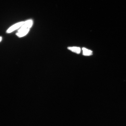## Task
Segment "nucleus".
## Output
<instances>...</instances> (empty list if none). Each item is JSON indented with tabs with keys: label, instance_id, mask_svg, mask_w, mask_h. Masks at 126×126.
Segmentation results:
<instances>
[{
	"label": "nucleus",
	"instance_id": "5",
	"mask_svg": "<svg viewBox=\"0 0 126 126\" xmlns=\"http://www.w3.org/2000/svg\"><path fill=\"white\" fill-rule=\"evenodd\" d=\"M82 50L83 54L85 56H90L92 54V51L91 50L86 49L84 48H82Z\"/></svg>",
	"mask_w": 126,
	"mask_h": 126
},
{
	"label": "nucleus",
	"instance_id": "3",
	"mask_svg": "<svg viewBox=\"0 0 126 126\" xmlns=\"http://www.w3.org/2000/svg\"><path fill=\"white\" fill-rule=\"evenodd\" d=\"M30 29L28 28L25 30L20 32H18L16 34V35L19 37H21L26 35L30 31Z\"/></svg>",
	"mask_w": 126,
	"mask_h": 126
},
{
	"label": "nucleus",
	"instance_id": "2",
	"mask_svg": "<svg viewBox=\"0 0 126 126\" xmlns=\"http://www.w3.org/2000/svg\"><path fill=\"white\" fill-rule=\"evenodd\" d=\"M24 23V21H21L15 23V24L12 25L6 31V33H10L13 32L16 30L20 28Z\"/></svg>",
	"mask_w": 126,
	"mask_h": 126
},
{
	"label": "nucleus",
	"instance_id": "4",
	"mask_svg": "<svg viewBox=\"0 0 126 126\" xmlns=\"http://www.w3.org/2000/svg\"><path fill=\"white\" fill-rule=\"evenodd\" d=\"M68 49L74 52L77 53H79L81 51V49L80 48L77 47H69Z\"/></svg>",
	"mask_w": 126,
	"mask_h": 126
},
{
	"label": "nucleus",
	"instance_id": "6",
	"mask_svg": "<svg viewBox=\"0 0 126 126\" xmlns=\"http://www.w3.org/2000/svg\"><path fill=\"white\" fill-rule=\"evenodd\" d=\"M2 40V37H0V42L1 40Z\"/></svg>",
	"mask_w": 126,
	"mask_h": 126
},
{
	"label": "nucleus",
	"instance_id": "1",
	"mask_svg": "<svg viewBox=\"0 0 126 126\" xmlns=\"http://www.w3.org/2000/svg\"><path fill=\"white\" fill-rule=\"evenodd\" d=\"M33 24V21L31 19H29L24 21V23L18 30V32L25 30L27 29L30 28L32 26Z\"/></svg>",
	"mask_w": 126,
	"mask_h": 126
}]
</instances>
